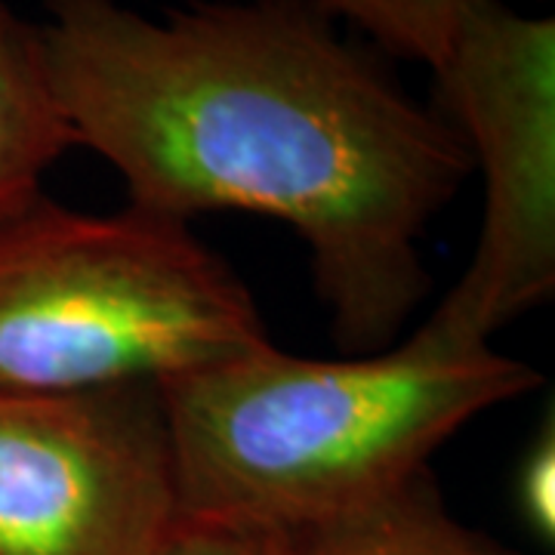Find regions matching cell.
Returning a JSON list of instances; mask_svg holds the SVG:
<instances>
[{
	"mask_svg": "<svg viewBox=\"0 0 555 555\" xmlns=\"http://www.w3.org/2000/svg\"><path fill=\"white\" fill-rule=\"evenodd\" d=\"M433 75L485 210L466 272L429 321L491 346L555 291V20L469 0Z\"/></svg>",
	"mask_w": 555,
	"mask_h": 555,
	"instance_id": "4",
	"label": "cell"
},
{
	"mask_svg": "<svg viewBox=\"0 0 555 555\" xmlns=\"http://www.w3.org/2000/svg\"><path fill=\"white\" fill-rule=\"evenodd\" d=\"M75 145L40 28L0 0V225L43 195V173Z\"/></svg>",
	"mask_w": 555,
	"mask_h": 555,
	"instance_id": "6",
	"label": "cell"
},
{
	"mask_svg": "<svg viewBox=\"0 0 555 555\" xmlns=\"http://www.w3.org/2000/svg\"><path fill=\"white\" fill-rule=\"evenodd\" d=\"M62 108L130 207L189 222L244 210L309 247L339 346L389 349L426 299L429 222L473 160L438 108L306 0L204 3L149 20L120 0H43Z\"/></svg>",
	"mask_w": 555,
	"mask_h": 555,
	"instance_id": "1",
	"label": "cell"
},
{
	"mask_svg": "<svg viewBox=\"0 0 555 555\" xmlns=\"http://www.w3.org/2000/svg\"><path fill=\"white\" fill-rule=\"evenodd\" d=\"M266 343L250 291L189 222L40 195L0 225V392L160 383Z\"/></svg>",
	"mask_w": 555,
	"mask_h": 555,
	"instance_id": "3",
	"label": "cell"
},
{
	"mask_svg": "<svg viewBox=\"0 0 555 555\" xmlns=\"http://www.w3.org/2000/svg\"><path fill=\"white\" fill-rule=\"evenodd\" d=\"M516 503L521 518L540 540L555 537V426L546 420L518 463Z\"/></svg>",
	"mask_w": 555,
	"mask_h": 555,
	"instance_id": "10",
	"label": "cell"
},
{
	"mask_svg": "<svg viewBox=\"0 0 555 555\" xmlns=\"http://www.w3.org/2000/svg\"><path fill=\"white\" fill-rule=\"evenodd\" d=\"M284 555H513L460 525L436 481L420 473L356 513L284 534Z\"/></svg>",
	"mask_w": 555,
	"mask_h": 555,
	"instance_id": "7",
	"label": "cell"
},
{
	"mask_svg": "<svg viewBox=\"0 0 555 555\" xmlns=\"http://www.w3.org/2000/svg\"><path fill=\"white\" fill-rule=\"evenodd\" d=\"M540 371L429 318L398 346L327 361L266 343L160 379L179 516L291 534L396 494Z\"/></svg>",
	"mask_w": 555,
	"mask_h": 555,
	"instance_id": "2",
	"label": "cell"
},
{
	"mask_svg": "<svg viewBox=\"0 0 555 555\" xmlns=\"http://www.w3.org/2000/svg\"><path fill=\"white\" fill-rule=\"evenodd\" d=\"M324 16L358 25L396 56L436 65L469 0H312Z\"/></svg>",
	"mask_w": 555,
	"mask_h": 555,
	"instance_id": "8",
	"label": "cell"
},
{
	"mask_svg": "<svg viewBox=\"0 0 555 555\" xmlns=\"http://www.w3.org/2000/svg\"><path fill=\"white\" fill-rule=\"evenodd\" d=\"M152 555H284V534L179 516Z\"/></svg>",
	"mask_w": 555,
	"mask_h": 555,
	"instance_id": "9",
	"label": "cell"
},
{
	"mask_svg": "<svg viewBox=\"0 0 555 555\" xmlns=\"http://www.w3.org/2000/svg\"><path fill=\"white\" fill-rule=\"evenodd\" d=\"M177 518L158 383L0 392V555H152Z\"/></svg>",
	"mask_w": 555,
	"mask_h": 555,
	"instance_id": "5",
	"label": "cell"
}]
</instances>
